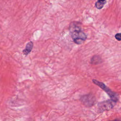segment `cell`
I'll use <instances>...</instances> for the list:
<instances>
[{
  "mask_svg": "<svg viewBox=\"0 0 121 121\" xmlns=\"http://www.w3.org/2000/svg\"><path fill=\"white\" fill-rule=\"evenodd\" d=\"M69 31L72 39L77 44H82L87 38V35L82 30L80 22H71L69 26Z\"/></svg>",
  "mask_w": 121,
  "mask_h": 121,
  "instance_id": "6da1fadb",
  "label": "cell"
},
{
  "mask_svg": "<svg viewBox=\"0 0 121 121\" xmlns=\"http://www.w3.org/2000/svg\"><path fill=\"white\" fill-rule=\"evenodd\" d=\"M92 82L94 84L98 86L102 90H103L110 97V99L114 102L117 103L119 101V95L118 93L112 91L110 88L106 86L104 83L99 81L95 79H92Z\"/></svg>",
  "mask_w": 121,
  "mask_h": 121,
  "instance_id": "7a4b0ae2",
  "label": "cell"
},
{
  "mask_svg": "<svg viewBox=\"0 0 121 121\" xmlns=\"http://www.w3.org/2000/svg\"><path fill=\"white\" fill-rule=\"evenodd\" d=\"M116 103L111 99L100 102L97 104V112L102 113L105 111H109L115 106Z\"/></svg>",
  "mask_w": 121,
  "mask_h": 121,
  "instance_id": "3957f363",
  "label": "cell"
},
{
  "mask_svg": "<svg viewBox=\"0 0 121 121\" xmlns=\"http://www.w3.org/2000/svg\"><path fill=\"white\" fill-rule=\"evenodd\" d=\"M80 101L85 106L87 107H90L94 106L96 102V99L95 96L92 94L82 95L80 98Z\"/></svg>",
  "mask_w": 121,
  "mask_h": 121,
  "instance_id": "277c9868",
  "label": "cell"
},
{
  "mask_svg": "<svg viewBox=\"0 0 121 121\" xmlns=\"http://www.w3.org/2000/svg\"><path fill=\"white\" fill-rule=\"evenodd\" d=\"M34 46V43L32 41H30L28 43H27L26 44V47L24 50H23V53L25 56L27 55L28 54L30 53V52L32 51L33 48Z\"/></svg>",
  "mask_w": 121,
  "mask_h": 121,
  "instance_id": "5b68a950",
  "label": "cell"
},
{
  "mask_svg": "<svg viewBox=\"0 0 121 121\" xmlns=\"http://www.w3.org/2000/svg\"><path fill=\"white\" fill-rule=\"evenodd\" d=\"M103 62L102 58L98 55H95L90 59V63L93 65H97Z\"/></svg>",
  "mask_w": 121,
  "mask_h": 121,
  "instance_id": "8992f818",
  "label": "cell"
},
{
  "mask_svg": "<svg viewBox=\"0 0 121 121\" xmlns=\"http://www.w3.org/2000/svg\"><path fill=\"white\" fill-rule=\"evenodd\" d=\"M106 2H100V1H97L95 4V7L98 9H102L104 5L105 4Z\"/></svg>",
  "mask_w": 121,
  "mask_h": 121,
  "instance_id": "52a82bcc",
  "label": "cell"
},
{
  "mask_svg": "<svg viewBox=\"0 0 121 121\" xmlns=\"http://www.w3.org/2000/svg\"><path fill=\"white\" fill-rule=\"evenodd\" d=\"M115 39L118 41H121V34L120 33H117L115 35Z\"/></svg>",
  "mask_w": 121,
  "mask_h": 121,
  "instance_id": "ba28073f",
  "label": "cell"
},
{
  "mask_svg": "<svg viewBox=\"0 0 121 121\" xmlns=\"http://www.w3.org/2000/svg\"><path fill=\"white\" fill-rule=\"evenodd\" d=\"M98 1L100 2H106V0H98Z\"/></svg>",
  "mask_w": 121,
  "mask_h": 121,
  "instance_id": "9c48e42d",
  "label": "cell"
}]
</instances>
